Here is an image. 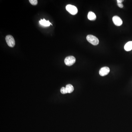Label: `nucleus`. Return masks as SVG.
<instances>
[{"instance_id":"9","label":"nucleus","mask_w":132,"mask_h":132,"mask_svg":"<svg viewBox=\"0 0 132 132\" xmlns=\"http://www.w3.org/2000/svg\"><path fill=\"white\" fill-rule=\"evenodd\" d=\"M124 50L127 51H130L132 50V41L127 42L124 47Z\"/></svg>"},{"instance_id":"6","label":"nucleus","mask_w":132,"mask_h":132,"mask_svg":"<svg viewBox=\"0 0 132 132\" xmlns=\"http://www.w3.org/2000/svg\"><path fill=\"white\" fill-rule=\"evenodd\" d=\"M114 24L117 26H121L123 24V21L121 18L118 16H114L112 18Z\"/></svg>"},{"instance_id":"7","label":"nucleus","mask_w":132,"mask_h":132,"mask_svg":"<svg viewBox=\"0 0 132 132\" xmlns=\"http://www.w3.org/2000/svg\"><path fill=\"white\" fill-rule=\"evenodd\" d=\"M39 23L40 24L45 27H49L50 26V25L51 24L49 21H46L45 19H43V20L41 19L39 21Z\"/></svg>"},{"instance_id":"10","label":"nucleus","mask_w":132,"mask_h":132,"mask_svg":"<svg viewBox=\"0 0 132 132\" xmlns=\"http://www.w3.org/2000/svg\"><path fill=\"white\" fill-rule=\"evenodd\" d=\"M66 89L68 93H71L74 91V88L73 86L71 84H68L66 86Z\"/></svg>"},{"instance_id":"3","label":"nucleus","mask_w":132,"mask_h":132,"mask_svg":"<svg viewBox=\"0 0 132 132\" xmlns=\"http://www.w3.org/2000/svg\"><path fill=\"white\" fill-rule=\"evenodd\" d=\"M76 61L75 58L73 56H69L65 58L64 62L65 64L68 66L72 65L75 63Z\"/></svg>"},{"instance_id":"2","label":"nucleus","mask_w":132,"mask_h":132,"mask_svg":"<svg viewBox=\"0 0 132 132\" xmlns=\"http://www.w3.org/2000/svg\"><path fill=\"white\" fill-rule=\"evenodd\" d=\"M66 9L70 14L73 15L77 14L78 12V10L75 6L71 5H68L66 7Z\"/></svg>"},{"instance_id":"14","label":"nucleus","mask_w":132,"mask_h":132,"mask_svg":"<svg viewBox=\"0 0 132 132\" xmlns=\"http://www.w3.org/2000/svg\"><path fill=\"white\" fill-rule=\"evenodd\" d=\"M123 1H124V0H117L118 3H122V2Z\"/></svg>"},{"instance_id":"4","label":"nucleus","mask_w":132,"mask_h":132,"mask_svg":"<svg viewBox=\"0 0 132 132\" xmlns=\"http://www.w3.org/2000/svg\"><path fill=\"white\" fill-rule=\"evenodd\" d=\"M6 41L7 45L11 47H13L15 45V41L14 37L11 35H8L6 37Z\"/></svg>"},{"instance_id":"8","label":"nucleus","mask_w":132,"mask_h":132,"mask_svg":"<svg viewBox=\"0 0 132 132\" xmlns=\"http://www.w3.org/2000/svg\"><path fill=\"white\" fill-rule=\"evenodd\" d=\"M96 16L94 13L92 11H90L88 14V18L91 21L95 20L96 19Z\"/></svg>"},{"instance_id":"11","label":"nucleus","mask_w":132,"mask_h":132,"mask_svg":"<svg viewBox=\"0 0 132 132\" xmlns=\"http://www.w3.org/2000/svg\"><path fill=\"white\" fill-rule=\"evenodd\" d=\"M60 91H61V93L62 94H66L68 93L67 91V90L66 89V88L65 87H62Z\"/></svg>"},{"instance_id":"12","label":"nucleus","mask_w":132,"mask_h":132,"mask_svg":"<svg viewBox=\"0 0 132 132\" xmlns=\"http://www.w3.org/2000/svg\"><path fill=\"white\" fill-rule=\"evenodd\" d=\"M29 2L33 5H36L37 4V0H29Z\"/></svg>"},{"instance_id":"13","label":"nucleus","mask_w":132,"mask_h":132,"mask_svg":"<svg viewBox=\"0 0 132 132\" xmlns=\"http://www.w3.org/2000/svg\"><path fill=\"white\" fill-rule=\"evenodd\" d=\"M118 5L119 7L122 8L123 7V5L122 3H118Z\"/></svg>"},{"instance_id":"5","label":"nucleus","mask_w":132,"mask_h":132,"mask_svg":"<svg viewBox=\"0 0 132 132\" xmlns=\"http://www.w3.org/2000/svg\"><path fill=\"white\" fill-rule=\"evenodd\" d=\"M110 69L108 67H105L102 68L99 71V74L101 76H104L108 74L109 73Z\"/></svg>"},{"instance_id":"1","label":"nucleus","mask_w":132,"mask_h":132,"mask_svg":"<svg viewBox=\"0 0 132 132\" xmlns=\"http://www.w3.org/2000/svg\"><path fill=\"white\" fill-rule=\"evenodd\" d=\"M88 41L93 45H97L99 43V41L98 38L92 35H89L86 37Z\"/></svg>"}]
</instances>
